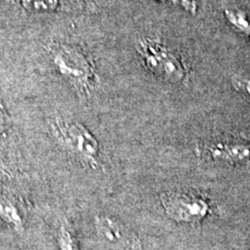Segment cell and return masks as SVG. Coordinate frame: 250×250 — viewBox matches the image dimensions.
Instances as JSON below:
<instances>
[{"instance_id": "6da1fadb", "label": "cell", "mask_w": 250, "mask_h": 250, "mask_svg": "<svg viewBox=\"0 0 250 250\" xmlns=\"http://www.w3.org/2000/svg\"><path fill=\"white\" fill-rule=\"evenodd\" d=\"M137 51L146 68L156 77L175 85L187 83L190 68L175 50L156 37H143L137 42Z\"/></svg>"}, {"instance_id": "7a4b0ae2", "label": "cell", "mask_w": 250, "mask_h": 250, "mask_svg": "<svg viewBox=\"0 0 250 250\" xmlns=\"http://www.w3.org/2000/svg\"><path fill=\"white\" fill-rule=\"evenodd\" d=\"M52 64L62 78L76 88L86 92L95 83V67L83 50L70 44H61L52 49Z\"/></svg>"}, {"instance_id": "3957f363", "label": "cell", "mask_w": 250, "mask_h": 250, "mask_svg": "<svg viewBox=\"0 0 250 250\" xmlns=\"http://www.w3.org/2000/svg\"><path fill=\"white\" fill-rule=\"evenodd\" d=\"M166 213L179 223H198L210 212V204L196 192L173 191L161 195Z\"/></svg>"}, {"instance_id": "277c9868", "label": "cell", "mask_w": 250, "mask_h": 250, "mask_svg": "<svg viewBox=\"0 0 250 250\" xmlns=\"http://www.w3.org/2000/svg\"><path fill=\"white\" fill-rule=\"evenodd\" d=\"M56 130L65 147L83 160L95 164L100 154V144L85 125L78 122H61Z\"/></svg>"}, {"instance_id": "5b68a950", "label": "cell", "mask_w": 250, "mask_h": 250, "mask_svg": "<svg viewBox=\"0 0 250 250\" xmlns=\"http://www.w3.org/2000/svg\"><path fill=\"white\" fill-rule=\"evenodd\" d=\"M198 152L213 161L225 164H249L250 142L235 138H218L203 144Z\"/></svg>"}, {"instance_id": "8992f818", "label": "cell", "mask_w": 250, "mask_h": 250, "mask_svg": "<svg viewBox=\"0 0 250 250\" xmlns=\"http://www.w3.org/2000/svg\"><path fill=\"white\" fill-rule=\"evenodd\" d=\"M95 228L102 241L117 250H140L139 239L117 219L109 215H96Z\"/></svg>"}, {"instance_id": "52a82bcc", "label": "cell", "mask_w": 250, "mask_h": 250, "mask_svg": "<svg viewBox=\"0 0 250 250\" xmlns=\"http://www.w3.org/2000/svg\"><path fill=\"white\" fill-rule=\"evenodd\" d=\"M224 17L234 30L250 40V12L242 8H226Z\"/></svg>"}, {"instance_id": "ba28073f", "label": "cell", "mask_w": 250, "mask_h": 250, "mask_svg": "<svg viewBox=\"0 0 250 250\" xmlns=\"http://www.w3.org/2000/svg\"><path fill=\"white\" fill-rule=\"evenodd\" d=\"M0 218L14 229H23V219L19 212L18 206L11 198L0 193Z\"/></svg>"}, {"instance_id": "9c48e42d", "label": "cell", "mask_w": 250, "mask_h": 250, "mask_svg": "<svg viewBox=\"0 0 250 250\" xmlns=\"http://www.w3.org/2000/svg\"><path fill=\"white\" fill-rule=\"evenodd\" d=\"M57 239L59 250H79L76 237L72 234L70 228L64 226V225L59 228Z\"/></svg>"}, {"instance_id": "30bf717a", "label": "cell", "mask_w": 250, "mask_h": 250, "mask_svg": "<svg viewBox=\"0 0 250 250\" xmlns=\"http://www.w3.org/2000/svg\"><path fill=\"white\" fill-rule=\"evenodd\" d=\"M233 88L243 98L250 100V76L249 74H234L230 79Z\"/></svg>"}, {"instance_id": "8fae6325", "label": "cell", "mask_w": 250, "mask_h": 250, "mask_svg": "<svg viewBox=\"0 0 250 250\" xmlns=\"http://www.w3.org/2000/svg\"><path fill=\"white\" fill-rule=\"evenodd\" d=\"M158 1L171 4L191 14H196L197 11H198V2H197V0H158Z\"/></svg>"}, {"instance_id": "7c38bea8", "label": "cell", "mask_w": 250, "mask_h": 250, "mask_svg": "<svg viewBox=\"0 0 250 250\" xmlns=\"http://www.w3.org/2000/svg\"><path fill=\"white\" fill-rule=\"evenodd\" d=\"M26 7L30 9H49L54 7L56 0H23Z\"/></svg>"}, {"instance_id": "4fadbf2b", "label": "cell", "mask_w": 250, "mask_h": 250, "mask_svg": "<svg viewBox=\"0 0 250 250\" xmlns=\"http://www.w3.org/2000/svg\"><path fill=\"white\" fill-rule=\"evenodd\" d=\"M9 127V116L4 105L0 102V134H2Z\"/></svg>"}]
</instances>
